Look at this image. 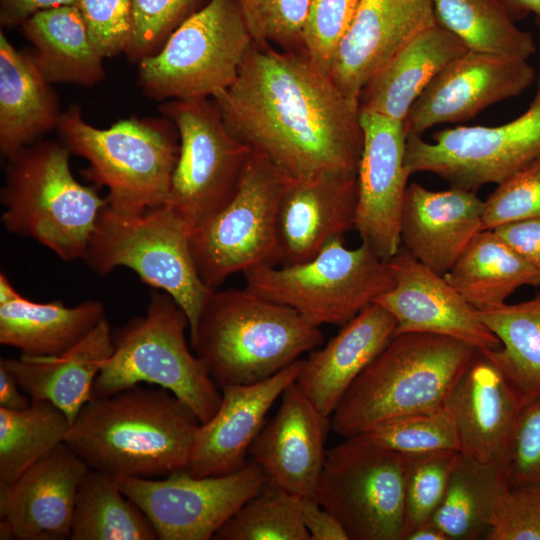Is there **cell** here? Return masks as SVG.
Masks as SVG:
<instances>
[{
  "mask_svg": "<svg viewBox=\"0 0 540 540\" xmlns=\"http://www.w3.org/2000/svg\"><path fill=\"white\" fill-rule=\"evenodd\" d=\"M252 42L234 0H210L138 63V83L156 101L213 98L234 83Z\"/></svg>",
  "mask_w": 540,
  "mask_h": 540,
  "instance_id": "cell-10",
  "label": "cell"
},
{
  "mask_svg": "<svg viewBox=\"0 0 540 540\" xmlns=\"http://www.w3.org/2000/svg\"><path fill=\"white\" fill-rule=\"evenodd\" d=\"M103 318L100 301L72 307L62 301L38 303L19 293L0 273V343L30 357L57 356L83 339Z\"/></svg>",
  "mask_w": 540,
  "mask_h": 540,
  "instance_id": "cell-28",
  "label": "cell"
},
{
  "mask_svg": "<svg viewBox=\"0 0 540 540\" xmlns=\"http://www.w3.org/2000/svg\"><path fill=\"white\" fill-rule=\"evenodd\" d=\"M406 455L345 438L326 450L314 493L349 540H403Z\"/></svg>",
  "mask_w": 540,
  "mask_h": 540,
  "instance_id": "cell-12",
  "label": "cell"
},
{
  "mask_svg": "<svg viewBox=\"0 0 540 540\" xmlns=\"http://www.w3.org/2000/svg\"><path fill=\"white\" fill-rule=\"evenodd\" d=\"M216 540H310L302 497L270 482L215 533Z\"/></svg>",
  "mask_w": 540,
  "mask_h": 540,
  "instance_id": "cell-38",
  "label": "cell"
},
{
  "mask_svg": "<svg viewBox=\"0 0 540 540\" xmlns=\"http://www.w3.org/2000/svg\"><path fill=\"white\" fill-rule=\"evenodd\" d=\"M540 158V76L528 109L499 126H457L433 135H407L405 165L409 175L435 174L451 187L477 191L499 184Z\"/></svg>",
  "mask_w": 540,
  "mask_h": 540,
  "instance_id": "cell-14",
  "label": "cell"
},
{
  "mask_svg": "<svg viewBox=\"0 0 540 540\" xmlns=\"http://www.w3.org/2000/svg\"><path fill=\"white\" fill-rule=\"evenodd\" d=\"M404 540H447V538L439 528L429 521L413 529Z\"/></svg>",
  "mask_w": 540,
  "mask_h": 540,
  "instance_id": "cell-53",
  "label": "cell"
},
{
  "mask_svg": "<svg viewBox=\"0 0 540 540\" xmlns=\"http://www.w3.org/2000/svg\"><path fill=\"white\" fill-rule=\"evenodd\" d=\"M436 22L432 0H360L329 76L350 100L413 37Z\"/></svg>",
  "mask_w": 540,
  "mask_h": 540,
  "instance_id": "cell-21",
  "label": "cell"
},
{
  "mask_svg": "<svg viewBox=\"0 0 540 540\" xmlns=\"http://www.w3.org/2000/svg\"><path fill=\"white\" fill-rule=\"evenodd\" d=\"M394 285L372 303L396 321L395 334L417 332L450 337L480 351L497 350L501 342L480 320L476 309L441 275L402 246L386 261Z\"/></svg>",
  "mask_w": 540,
  "mask_h": 540,
  "instance_id": "cell-18",
  "label": "cell"
},
{
  "mask_svg": "<svg viewBox=\"0 0 540 540\" xmlns=\"http://www.w3.org/2000/svg\"><path fill=\"white\" fill-rule=\"evenodd\" d=\"M362 435L379 446L401 454L443 450L460 452L457 427L445 406L387 420Z\"/></svg>",
  "mask_w": 540,
  "mask_h": 540,
  "instance_id": "cell-39",
  "label": "cell"
},
{
  "mask_svg": "<svg viewBox=\"0 0 540 540\" xmlns=\"http://www.w3.org/2000/svg\"><path fill=\"white\" fill-rule=\"evenodd\" d=\"M444 276L476 310L504 304L522 286H540V270L493 229L481 231Z\"/></svg>",
  "mask_w": 540,
  "mask_h": 540,
  "instance_id": "cell-32",
  "label": "cell"
},
{
  "mask_svg": "<svg viewBox=\"0 0 540 540\" xmlns=\"http://www.w3.org/2000/svg\"><path fill=\"white\" fill-rule=\"evenodd\" d=\"M78 8L104 58L124 52L131 32V0H79Z\"/></svg>",
  "mask_w": 540,
  "mask_h": 540,
  "instance_id": "cell-47",
  "label": "cell"
},
{
  "mask_svg": "<svg viewBox=\"0 0 540 540\" xmlns=\"http://www.w3.org/2000/svg\"><path fill=\"white\" fill-rule=\"evenodd\" d=\"M357 176L288 178L277 214V266L306 262L355 227Z\"/></svg>",
  "mask_w": 540,
  "mask_h": 540,
  "instance_id": "cell-24",
  "label": "cell"
},
{
  "mask_svg": "<svg viewBox=\"0 0 540 540\" xmlns=\"http://www.w3.org/2000/svg\"><path fill=\"white\" fill-rule=\"evenodd\" d=\"M514 20H522L532 15L540 28V0H498Z\"/></svg>",
  "mask_w": 540,
  "mask_h": 540,
  "instance_id": "cell-52",
  "label": "cell"
},
{
  "mask_svg": "<svg viewBox=\"0 0 540 540\" xmlns=\"http://www.w3.org/2000/svg\"><path fill=\"white\" fill-rule=\"evenodd\" d=\"M200 424L169 390L137 385L92 397L64 443L94 470L118 477L167 476L187 470Z\"/></svg>",
  "mask_w": 540,
  "mask_h": 540,
  "instance_id": "cell-2",
  "label": "cell"
},
{
  "mask_svg": "<svg viewBox=\"0 0 540 540\" xmlns=\"http://www.w3.org/2000/svg\"><path fill=\"white\" fill-rule=\"evenodd\" d=\"M459 451L443 450L406 455L403 540L429 522L444 496Z\"/></svg>",
  "mask_w": 540,
  "mask_h": 540,
  "instance_id": "cell-40",
  "label": "cell"
},
{
  "mask_svg": "<svg viewBox=\"0 0 540 540\" xmlns=\"http://www.w3.org/2000/svg\"><path fill=\"white\" fill-rule=\"evenodd\" d=\"M245 288L296 310L314 325H344L394 285L386 261L366 244L350 249L343 238L312 259L243 272Z\"/></svg>",
  "mask_w": 540,
  "mask_h": 540,
  "instance_id": "cell-9",
  "label": "cell"
},
{
  "mask_svg": "<svg viewBox=\"0 0 540 540\" xmlns=\"http://www.w3.org/2000/svg\"><path fill=\"white\" fill-rule=\"evenodd\" d=\"M123 493L147 516L160 540H209L269 480L252 460L219 476L186 470L163 479L119 477Z\"/></svg>",
  "mask_w": 540,
  "mask_h": 540,
  "instance_id": "cell-15",
  "label": "cell"
},
{
  "mask_svg": "<svg viewBox=\"0 0 540 540\" xmlns=\"http://www.w3.org/2000/svg\"><path fill=\"white\" fill-rule=\"evenodd\" d=\"M330 417L322 414L295 382L254 440L249 455L269 482L301 497H314L323 467Z\"/></svg>",
  "mask_w": 540,
  "mask_h": 540,
  "instance_id": "cell-23",
  "label": "cell"
},
{
  "mask_svg": "<svg viewBox=\"0 0 540 540\" xmlns=\"http://www.w3.org/2000/svg\"><path fill=\"white\" fill-rule=\"evenodd\" d=\"M360 0H309L304 51L329 75L334 55L347 34Z\"/></svg>",
  "mask_w": 540,
  "mask_h": 540,
  "instance_id": "cell-43",
  "label": "cell"
},
{
  "mask_svg": "<svg viewBox=\"0 0 540 540\" xmlns=\"http://www.w3.org/2000/svg\"><path fill=\"white\" fill-rule=\"evenodd\" d=\"M70 539L155 540L147 516L121 490L116 475L89 469L76 495Z\"/></svg>",
  "mask_w": 540,
  "mask_h": 540,
  "instance_id": "cell-34",
  "label": "cell"
},
{
  "mask_svg": "<svg viewBox=\"0 0 540 540\" xmlns=\"http://www.w3.org/2000/svg\"><path fill=\"white\" fill-rule=\"evenodd\" d=\"M90 467L64 442L0 488V518L20 540L70 539L78 488Z\"/></svg>",
  "mask_w": 540,
  "mask_h": 540,
  "instance_id": "cell-20",
  "label": "cell"
},
{
  "mask_svg": "<svg viewBox=\"0 0 540 540\" xmlns=\"http://www.w3.org/2000/svg\"><path fill=\"white\" fill-rule=\"evenodd\" d=\"M187 329V315L177 302L164 291H153L146 314L130 319L113 336V352L94 381L93 397L154 384L187 404L201 423L210 420L222 391L189 349Z\"/></svg>",
  "mask_w": 540,
  "mask_h": 540,
  "instance_id": "cell-7",
  "label": "cell"
},
{
  "mask_svg": "<svg viewBox=\"0 0 540 540\" xmlns=\"http://www.w3.org/2000/svg\"><path fill=\"white\" fill-rule=\"evenodd\" d=\"M363 147L354 229L362 243L387 261L401 247L400 220L409 173L403 121L360 110Z\"/></svg>",
  "mask_w": 540,
  "mask_h": 540,
  "instance_id": "cell-16",
  "label": "cell"
},
{
  "mask_svg": "<svg viewBox=\"0 0 540 540\" xmlns=\"http://www.w3.org/2000/svg\"><path fill=\"white\" fill-rule=\"evenodd\" d=\"M524 400L504 372L479 350L444 405L455 421L460 453L504 466Z\"/></svg>",
  "mask_w": 540,
  "mask_h": 540,
  "instance_id": "cell-22",
  "label": "cell"
},
{
  "mask_svg": "<svg viewBox=\"0 0 540 540\" xmlns=\"http://www.w3.org/2000/svg\"><path fill=\"white\" fill-rule=\"evenodd\" d=\"M506 487L503 466L483 463L459 452L430 522L447 540L486 539Z\"/></svg>",
  "mask_w": 540,
  "mask_h": 540,
  "instance_id": "cell-33",
  "label": "cell"
},
{
  "mask_svg": "<svg viewBox=\"0 0 540 540\" xmlns=\"http://www.w3.org/2000/svg\"><path fill=\"white\" fill-rule=\"evenodd\" d=\"M189 336L220 389L267 379L324 340L320 326L246 288L212 290Z\"/></svg>",
  "mask_w": 540,
  "mask_h": 540,
  "instance_id": "cell-3",
  "label": "cell"
},
{
  "mask_svg": "<svg viewBox=\"0 0 540 540\" xmlns=\"http://www.w3.org/2000/svg\"><path fill=\"white\" fill-rule=\"evenodd\" d=\"M22 391L12 373L0 363V407L8 410H22L29 407L32 401Z\"/></svg>",
  "mask_w": 540,
  "mask_h": 540,
  "instance_id": "cell-51",
  "label": "cell"
},
{
  "mask_svg": "<svg viewBox=\"0 0 540 540\" xmlns=\"http://www.w3.org/2000/svg\"><path fill=\"white\" fill-rule=\"evenodd\" d=\"M468 51L465 44L437 21L406 43L364 86L360 110L404 121L433 78Z\"/></svg>",
  "mask_w": 540,
  "mask_h": 540,
  "instance_id": "cell-29",
  "label": "cell"
},
{
  "mask_svg": "<svg viewBox=\"0 0 540 540\" xmlns=\"http://www.w3.org/2000/svg\"><path fill=\"white\" fill-rule=\"evenodd\" d=\"M478 351L442 335H394L346 391L330 417L331 429L348 438L399 416L444 407Z\"/></svg>",
  "mask_w": 540,
  "mask_h": 540,
  "instance_id": "cell-4",
  "label": "cell"
},
{
  "mask_svg": "<svg viewBox=\"0 0 540 540\" xmlns=\"http://www.w3.org/2000/svg\"><path fill=\"white\" fill-rule=\"evenodd\" d=\"M540 217V158L512 174L484 201L485 229Z\"/></svg>",
  "mask_w": 540,
  "mask_h": 540,
  "instance_id": "cell-44",
  "label": "cell"
},
{
  "mask_svg": "<svg viewBox=\"0 0 540 540\" xmlns=\"http://www.w3.org/2000/svg\"><path fill=\"white\" fill-rule=\"evenodd\" d=\"M503 468L508 486H540V395L524 400Z\"/></svg>",
  "mask_w": 540,
  "mask_h": 540,
  "instance_id": "cell-45",
  "label": "cell"
},
{
  "mask_svg": "<svg viewBox=\"0 0 540 540\" xmlns=\"http://www.w3.org/2000/svg\"><path fill=\"white\" fill-rule=\"evenodd\" d=\"M70 151L53 140L37 141L7 157L1 222L7 232L29 237L65 262L83 259L101 210L107 205L70 169Z\"/></svg>",
  "mask_w": 540,
  "mask_h": 540,
  "instance_id": "cell-5",
  "label": "cell"
},
{
  "mask_svg": "<svg viewBox=\"0 0 540 540\" xmlns=\"http://www.w3.org/2000/svg\"><path fill=\"white\" fill-rule=\"evenodd\" d=\"M302 363L303 359H299L256 383L221 388L220 406L210 420L200 424L186 471L195 477H207L234 473L245 467L267 413L296 381Z\"/></svg>",
  "mask_w": 540,
  "mask_h": 540,
  "instance_id": "cell-19",
  "label": "cell"
},
{
  "mask_svg": "<svg viewBox=\"0 0 540 540\" xmlns=\"http://www.w3.org/2000/svg\"><path fill=\"white\" fill-rule=\"evenodd\" d=\"M342 326L323 348L303 359L295 381L328 417L351 384L394 337L396 321L382 306L371 303Z\"/></svg>",
  "mask_w": 540,
  "mask_h": 540,
  "instance_id": "cell-26",
  "label": "cell"
},
{
  "mask_svg": "<svg viewBox=\"0 0 540 540\" xmlns=\"http://www.w3.org/2000/svg\"><path fill=\"white\" fill-rule=\"evenodd\" d=\"M20 27L33 45L29 57L50 84L92 86L105 78L104 57L93 45L77 6L40 11Z\"/></svg>",
  "mask_w": 540,
  "mask_h": 540,
  "instance_id": "cell-31",
  "label": "cell"
},
{
  "mask_svg": "<svg viewBox=\"0 0 540 540\" xmlns=\"http://www.w3.org/2000/svg\"><path fill=\"white\" fill-rule=\"evenodd\" d=\"M537 79L525 60L468 50L447 65L415 100L406 118V135L422 134L443 123L467 121L485 108L516 97Z\"/></svg>",
  "mask_w": 540,
  "mask_h": 540,
  "instance_id": "cell-17",
  "label": "cell"
},
{
  "mask_svg": "<svg viewBox=\"0 0 540 540\" xmlns=\"http://www.w3.org/2000/svg\"><path fill=\"white\" fill-rule=\"evenodd\" d=\"M69 427L66 414L49 401L22 410L0 407V488L63 443Z\"/></svg>",
  "mask_w": 540,
  "mask_h": 540,
  "instance_id": "cell-37",
  "label": "cell"
},
{
  "mask_svg": "<svg viewBox=\"0 0 540 540\" xmlns=\"http://www.w3.org/2000/svg\"><path fill=\"white\" fill-rule=\"evenodd\" d=\"M113 352L110 325L103 318L83 339L57 356L1 358L31 401L45 400L60 408L71 423L93 397L92 388Z\"/></svg>",
  "mask_w": 540,
  "mask_h": 540,
  "instance_id": "cell-27",
  "label": "cell"
},
{
  "mask_svg": "<svg viewBox=\"0 0 540 540\" xmlns=\"http://www.w3.org/2000/svg\"><path fill=\"white\" fill-rule=\"evenodd\" d=\"M302 516L310 540H349L340 522L314 497H302Z\"/></svg>",
  "mask_w": 540,
  "mask_h": 540,
  "instance_id": "cell-49",
  "label": "cell"
},
{
  "mask_svg": "<svg viewBox=\"0 0 540 540\" xmlns=\"http://www.w3.org/2000/svg\"><path fill=\"white\" fill-rule=\"evenodd\" d=\"M476 312L501 342L499 349L482 352L524 399L540 395V296Z\"/></svg>",
  "mask_w": 540,
  "mask_h": 540,
  "instance_id": "cell-35",
  "label": "cell"
},
{
  "mask_svg": "<svg viewBox=\"0 0 540 540\" xmlns=\"http://www.w3.org/2000/svg\"><path fill=\"white\" fill-rule=\"evenodd\" d=\"M436 21L468 50L527 61L537 50L498 0H432Z\"/></svg>",
  "mask_w": 540,
  "mask_h": 540,
  "instance_id": "cell-36",
  "label": "cell"
},
{
  "mask_svg": "<svg viewBox=\"0 0 540 540\" xmlns=\"http://www.w3.org/2000/svg\"><path fill=\"white\" fill-rule=\"evenodd\" d=\"M56 130L71 154L87 160L85 177L108 189L113 210L138 214L166 203L180 151L178 131L168 118L130 117L98 129L72 104Z\"/></svg>",
  "mask_w": 540,
  "mask_h": 540,
  "instance_id": "cell-6",
  "label": "cell"
},
{
  "mask_svg": "<svg viewBox=\"0 0 540 540\" xmlns=\"http://www.w3.org/2000/svg\"><path fill=\"white\" fill-rule=\"evenodd\" d=\"M188 227L165 205L124 214L106 205L82 260L99 275L116 267L133 270L145 284L168 293L184 310L191 332L212 290L200 279Z\"/></svg>",
  "mask_w": 540,
  "mask_h": 540,
  "instance_id": "cell-8",
  "label": "cell"
},
{
  "mask_svg": "<svg viewBox=\"0 0 540 540\" xmlns=\"http://www.w3.org/2000/svg\"><path fill=\"white\" fill-rule=\"evenodd\" d=\"M79 0H0L2 28L21 26L34 14L61 6H77Z\"/></svg>",
  "mask_w": 540,
  "mask_h": 540,
  "instance_id": "cell-50",
  "label": "cell"
},
{
  "mask_svg": "<svg viewBox=\"0 0 540 540\" xmlns=\"http://www.w3.org/2000/svg\"><path fill=\"white\" fill-rule=\"evenodd\" d=\"M252 38L286 51H304L309 0H234Z\"/></svg>",
  "mask_w": 540,
  "mask_h": 540,
  "instance_id": "cell-41",
  "label": "cell"
},
{
  "mask_svg": "<svg viewBox=\"0 0 540 540\" xmlns=\"http://www.w3.org/2000/svg\"><path fill=\"white\" fill-rule=\"evenodd\" d=\"M487 540H540V486L505 488Z\"/></svg>",
  "mask_w": 540,
  "mask_h": 540,
  "instance_id": "cell-46",
  "label": "cell"
},
{
  "mask_svg": "<svg viewBox=\"0 0 540 540\" xmlns=\"http://www.w3.org/2000/svg\"><path fill=\"white\" fill-rule=\"evenodd\" d=\"M210 0H131V32L124 54L132 62L156 54L169 36Z\"/></svg>",
  "mask_w": 540,
  "mask_h": 540,
  "instance_id": "cell-42",
  "label": "cell"
},
{
  "mask_svg": "<svg viewBox=\"0 0 540 540\" xmlns=\"http://www.w3.org/2000/svg\"><path fill=\"white\" fill-rule=\"evenodd\" d=\"M493 230L525 260L540 270V217L506 223Z\"/></svg>",
  "mask_w": 540,
  "mask_h": 540,
  "instance_id": "cell-48",
  "label": "cell"
},
{
  "mask_svg": "<svg viewBox=\"0 0 540 540\" xmlns=\"http://www.w3.org/2000/svg\"><path fill=\"white\" fill-rule=\"evenodd\" d=\"M213 99L228 130L288 178L357 176L359 103L305 51L252 42L234 83Z\"/></svg>",
  "mask_w": 540,
  "mask_h": 540,
  "instance_id": "cell-1",
  "label": "cell"
},
{
  "mask_svg": "<svg viewBox=\"0 0 540 540\" xmlns=\"http://www.w3.org/2000/svg\"><path fill=\"white\" fill-rule=\"evenodd\" d=\"M288 177L251 150L231 199L190 231L197 273L210 289L231 275L277 265V214Z\"/></svg>",
  "mask_w": 540,
  "mask_h": 540,
  "instance_id": "cell-11",
  "label": "cell"
},
{
  "mask_svg": "<svg viewBox=\"0 0 540 540\" xmlns=\"http://www.w3.org/2000/svg\"><path fill=\"white\" fill-rule=\"evenodd\" d=\"M159 111L180 141L164 205L191 231L231 199L251 149L228 130L213 98L167 100Z\"/></svg>",
  "mask_w": 540,
  "mask_h": 540,
  "instance_id": "cell-13",
  "label": "cell"
},
{
  "mask_svg": "<svg viewBox=\"0 0 540 540\" xmlns=\"http://www.w3.org/2000/svg\"><path fill=\"white\" fill-rule=\"evenodd\" d=\"M484 201L475 191H432L408 185L401 212V246L422 264L445 275L483 230Z\"/></svg>",
  "mask_w": 540,
  "mask_h": 540,
  "instance_id": "cell-25",
  "label": "cell"
},
{
  "mask_svg": "<svg viewBox=\"0 0 540 540\" xmlns=\"http://www.w3.org/2000/svg\"><path fill=\"white\" fill-rule=\"evenodd\" d=\"M58 97L27 53L0 31V153L6 159L56 129Z\"/></svg>",
  "mask_w": 540,
  "mask_h": 540,
  "instance_id": "cell-30",
  "label": "cell"
}]
</instances>
